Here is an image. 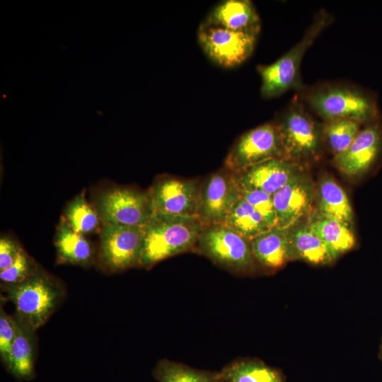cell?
Instances as JSON below:
<instances>
[{"mask_svg":"<svg viewBox=\"0 0 382 382\" xmlns=\"http://www.w3.org/2000/svg\"><path fill=\"white\" fill-rule=\"evenodd\" d=\"M274 122L281 136L284 159L303 166L319 157L324 144L322 124L301 99L295 96Z\"/></svg>","mask_w":382,"mask_h":382,"instance_id":"3957f363","label":"cell"},{"mask_svg":"<svg viewBox=\"0 0 382 382\" xmlns=\"http://www.w3.org/2000/svg\"><path fill=\"white\" fill-rule=\"evenodd\" d=\"M242 197L254 207L272 228L277 226V216L274 206L273 197L262 190L250 188H240Z\"/></svg>","mask_w":382,"mask_h":382,"instance_id":"83f0119b","label":"cell"},{"mask_svg":"<svg viewBox=\"0 0 382 382\" xmlns=\"http://www.w3.org/2000/svg\"><path fill=\"white\" fill-rule=\"evenodd\" d=\"M54 244L61 263L88 265L92 260L91 243L83 235L74 231L64 218H62L58 226Z\"/></svg>","mask_w":382,"mask_h":382,"instance_id":"7402d4cb","label":"cell"},{"mask_svg":"<svg viewBox=\"0 0 382 382\" xmlns=\"http://www.w3.org/2000/svg\"><path fill=\"white\" fill-rule=\"evenodd\" d=\"M153 375L158 382H220L218 373L196 369L168 359L159 361Z\"/></svg>","mask_w":382,"mask_h":382,"instance_id":"d4e9b609","label":"cell"},{"mask_svg":"<svg viewBox=\"0 0 382 382\" xmlns=\"http://www.w3.org/2000/svg\"><path fill=\"white\" fill-rule=\"evenodd\" d=\"M362 123L352 119L325 120L322 124L323 143L334 156L347 149L361 129Z\"/></svg>","mask_w":382,"mask_h":382,"instance_id":"484cf974","label":"cell"},{"mask_svg":"<svg viewBox=\"0 0 382 382\" xmlns=\"http://www.w3.org/2000/svg\"><path fill=\"white\" fill-rule=\"evenodd\" d=\"M16 334L5 368L15 378L28 381L35 377V330L15 316Z\"/></svg>","mask_w":382,"mask_h":382,"instance_id":"ac0fdd59","label":"cell"},{"mask_svg":"<svg viewBox=\"0 0 382 382\" xmlns=\"http://www.w3.org/2000/svg\"><path fill=\"white\" fill-rule=\"evenodd\" d=\"M382 153L381 116L364 124L346 151L333 158L337 168L345 175L357 178L366 173Z\"/></svg>","mask_w":382,"mask_h":382,"instance_id":"4fadbf2b","label":"cell"},{"mask_svg":"<svg viewBox=\"0 0 382 382\" xmlns=\"http://www.w3.org/2000/svg\"><path fill=\"white\" fill-rule=\"evenodd\" d=\"M307 225L328 246L337 259L352 250L356 239L350 226L314 212Z\"/></svg>","mask_w":382,"mask_h":382,"instance_id":"44dd1931","label":"cell"},{"mask_svg":"<svg viewBox=\"0 0 382 382\" xmlns=\"http://www.w3.org/2000/svg\"><path fill=\"white\" fill-rule=\"evenodd\" d=\"M316 213L338 220L349 226L352 224L354 213L345 190L331 177L321 178L316 188Z\"/></svg>","mask_w":382,"mask_h":382,"instance_id":"d6986e66","label":"cell"},{"mask_svg":"<svg viewBox=\"0 0 382 382\" xmlns=\"http://www.w3.org/2000/svg\"><path fill=\"white\" fill-rule=\"evenodd\" d=\"M302 171L303 166L284 158H272L233 174L240 188L258 189L273 195Z\"/></svg>","mask_w":382,"mask_h":382,"instance_id":"9a60e30c","label":"cell"},{"mask_svg":"<svg viewBox=\"0 0 382 382\" xmlns=\"http://www.w3.org/2000/svg\"><path fill=\"white\" fill-rule=\"evenodd\" d=\"M257 37L202 23L197 32L198 42L204 53L223 68H233L246 61L253 52Z\"/></svg>","mask_w":382,"mask_h":382,"instance_id":"8fae6325","label":"cell"},{"mask_svg":"<svg viewBox=\"0 0 382 382\" xmlns=\"http://www.w3.org/2000/svg\"><path fill=\"white\" fill-rule=\"evenodd\" d=\"M64 219L74 231L82 235L96 231L100 219L96 209L86 199L83 192L68 204Z\"/></svg>","mask_w":382,"mask_h":382,"instance_id":"4316f807","label":"cell"},{"mask_svg":"<svg viewBox=\"0 0 382 382\" xmlns=\"http://www.w3.org/2000/svg\"><path fill=\"white\" fill-rule=\"evenodd\" d=\"M220 382H284L276 369L257 359L235 361L218 372Z\"/></svg>","mask_w":382,"mask_h":382,"instance_id":"603a6c76","label":"cell"},{"mask_svg":"<svg viewBox=\"0 0 382 382\" xmlns=\"http://www.w3.org/2000/svg\"><path fill=\"white\" fill-rule=\"evenodd\" d=\"M144 238V226L103 225L99 248L103 265L114 272L139 266Z\"/></svg>","mask_w":382,"mask_h":382,"instance_id":"7c38bea8","label":"cell"},{"mask_svg":"<svg viewBox=\"0 0 382 382\" xmlns=\"http://www.w3.org/2000/svg\"><path fill=\"white\" fill-rule=\"evenodd\" d=\"M202 227L196 216L152 215L144 226L139 266L149 269L167 258L194 252Z\"/></svg>","mask_w":382,"mask_h":382,"instance_id":"6da1fadb","label":"cell"},{"mask_svg":"<svg viewBox=\"0 0 382 382\" xmlns=\"http://www.w3.org/2000/svg\"><path fill=\"white\" fill-rule=\"evenodd\" d=\"M200 180L163 175L147 190L153 215L196 216Z\"/></svg>","mask_w":382,"mask_h":382,"instance_id":"30bf717a","label":"cell"},{"mask_svg":"<svg viewBox=\"0 0 382 382\" xmlns=\"http://www.w3.org/2000/svg\"><path fill=\"white\" fill-rule=\"evenodd\" d=\"M96 209L105 224L144 226L153 215L147 191L115 187L100 193Z\"/></svg>","mask_w":382,"mask_h":382,"instance_id":"ba28073f","label":"cell"},{"mask_svg":"<svg viewBox=\"0 0 382 382\" xmlns=\"http://www.w3.org/2000/svg\"><path fill=\"white\" fill-rule=\"evenodd\" d=\"M5 289L15 306L16 317L35 331L46 323L64 296L59 284L38 269L24 281Z\"/></svg>","mask_w":382,"mask_h":382,"instance_id":"8992f818","label":"cell"},{"mask_svg":"<svg viewBox=\"0 0 382 382\" xmlns=\"http://www.w3.org/2000/svg\"><path fill=\"white\" fill-rule=\"evenodd\" d=\"M16 334L15 317L8 315L1 306L0 311V355L4 365L6 363L11 347Z\"/></svg>","mask_w":382,"mask_h":382,"instance_id":"f546056e","label":"cell"},{"mask_svg":"<svg viewBox=\"0 0 382 382\" xmlns=\"http://www.w3.org/2000/svg\"><path fill=\"white\" fill-rule=\"evenodd\" d=\"M289 235L294 260H300L314 265H328L336 260L325 243L307 224H297L290 228Z\"/></svg>","mask_w":382,"mask_h":382,"instance_id":"ffe728a7","label":"cell"},{"mask_svg":"<svg viewBox=\"0 0 382 382\" xmlns=\"http://www.w3.org/2000/svg\"><path fill=\"white\" fill-rule=\"evenodd\" d=\"M332 21V17L327 11L320 10L315 15L300 41L289 51L270 64L257 66L261 78L260 93L263 98L278 97L291 89L301 88L300 66L302 59Z\"/></svg>","mask_w":382,"mask_h":382,"instance_id":"5b68a950","label":"cell"},{"mask_svg":"<svg viewBox=\"0 0 382 382\" xmlns=\"http://www.w3.org/2000/svg\"><path fill=\"white\" fill-rule=\"evenodd\" d=\"M316 187L303 171L294 176L272 195L277 226L290 229L310 213L316 200Z\"/></svg>","mask_w":382,"mask_h":382,"instance_id":"5bb4252c","label":"cell"},{"mask_svg":"<svg viewBox=\"0 0 382 382\" xmlns=\"http://www.w3.org/2000/svg\"><path fill=\"white\" fill-rule=\"evenodd\" d=\"M303 98L324 121L352 119L365 124L380 116L376 95L352 85L323 83L304 91Z\"/></svg>","mask_w":382,"mask_h":382,"instance_id":"7a4b0ae2","label":"cell"},{"mask_svg":"<svg viewBox=\"0 0 382 382\" xmlns=\"http://www.w3.org/2000/svg\"><path fill=\"white\" fill-rule=\"evenodd\" d=\"M204 25L257 36L260 20L249 0H226L217 4L202 23Z\"/></svg>","mask_w":382,"mask_h":382,"instance_id":"2e32d148","label":"cell"},{"mask_svg":"<svg viewBox=\"0 0 382 382\" xmlns=\"http://www.w3.org/2000/svg\"><path fill=\"white\" fill-rule=\"evenodd\" d=\"M37 269L23 249L15 262L6 270L0 272V279L4 287L16 285L28 277Z\"/></svg>","mask_w":382,"mask_h":382,"instance_id":"f1b7e54d","label":"cell"},{"mask_svg":"<svg viewBox=\"0 0 382 382\" xmlns=\"http://www.w3.org/2000/svg\"><path fill=\"white\" fill-rule=\"evenodd\" d=\"M381 356H382V346H381Z\"/></svg>","mask_w":382,"mask_h":382,"instance_id":"1f68e13d","label":"cell"},{"mask_svg":"<svg viewBox=\"0 0 382 382\" xmlns=\"http://www.w3.org/2000/svg\"><path fill=\"white\" fill-rule=\"evenodd\" d=\"M23 248L13 239L4 236L0 239V272L11 267Z\"/></svg>","mask_w":382,"mask_h":382,"instance_id":"4dcf8cb0","label":"cell"},{"mask_svg":"<svg viewBox=\"0 0 382 382\" xmlns=\"http://www.w3.org/2000/svg\"><path fill=\"white\" fill-rule=\"evenodd\" d=\"M272 158L284 159L281 136L274 121L241 135L226 155L224 167L235 173Z\"/></svg>","mask_w":382,"mask_h":382,"instance_id":"52a82bcc","label":"cell"},{"mask_svg":"<svg viewBox=\"0 0 382 382\" xmlns=\"http://www.w3.org/2000/svg\"><path fill=\"white\" fill-rule=\"evenodd\" d=\"M250 241L254 256L263 270L275 272L294 260L289 229L276 226Z\"/></svg>","mask_w":382,"mask_h":382,"instance_id":"e0dca14e","label":"cell"},{"mask_svg":"<svg viewBox=\"0 0 382 382\" xmlns=\"http://www.w3.org/2000/svg\"><path fill=\"white\" fill-rule=\"evenodd\" d=\"M241 196L233 173L223 167L200 180L197 217L203 225L225 224Z\"/></svg>","mask_w":382,"mask_h":382,"instance_id":"9c48e42d","label":"cell"},{"mask_svg":"<svg viewBox=\"0 0 382 382\" xmlns=\"http://www.w3.org/2000/svg\"><path fill=\"white\" fill-rule=\"evenodd\" d=\"M225 224L249 240L271 228L262 215L242 196L233 207Z\"/></svg>","mask_w":382,"mask_h":382,"instance_id":"cb8c5ba5","label":"cell"},{"mask_svg":"<svg viewBox=\"0 0 382 382\" xmlns=\"http://www.w3.org/2000/svg\"><path fill=\"white\" fill-rule=\"evenodd\" d=\"M194 252L237 275H252L260 268L250 240L225 224L203 225Z\"/></svg>","mask_w":382,"mask_h":382,"instance_id":"277c9868","label":"cell"}]
</instances>
